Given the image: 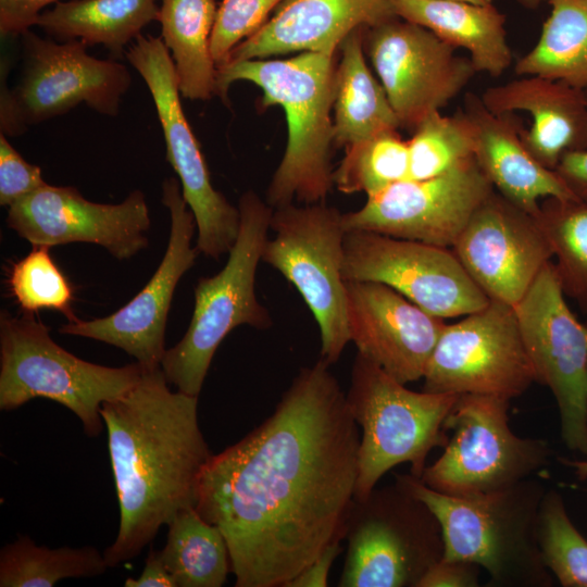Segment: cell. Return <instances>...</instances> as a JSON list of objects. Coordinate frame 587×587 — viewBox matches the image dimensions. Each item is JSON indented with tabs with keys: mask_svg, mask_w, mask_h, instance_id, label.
Masks as SVG:
<instances>
[{
	"mask_svg": "<svg viewBox=\"0 0 587 587\" xmlns=\"http://www.w3.org/2000/svg\"><path fill=\"white\" fill-rule=\"evenodd\" d=\"M320 358L275 411L212 454L195 509L223 533L236 587H285L346 536L359 474V426Z\"/></svg>",
	"mask_w": 587,
	"mask_h": 587,
	"instance_id": "cell-1",
	"label": "cell"
},
{
	"mask_svg": "<svg viewBox=\"0 0 587 587\" xmlns=\"http://www.w3.org/2000/svg\"><path fill=\"white\" fill-rule=\"evenodd\" d=\"M161 365L145 367L101 415L120 507L109 567L136 558L175 515L195 508L200 476L212 453L200 429L198 397L172 391Z\"/></svg>",
	"mask_w": 587,
	"mask_h": 587,
	"instance_id": "cell-2",
	"label": "cell"
},
{
	"mask_svg": "<svg viewBox=\"0 0 587 587\" xmlns=\"http://www.w3.org/2000/svg\"><path fill=\"white\" fill-rule=\"evenodd\" d=\"M337 54L300 52L285 59H249L216 70L215 96L228 102L229 87L246 80L261 88L262 108H283L288 126L284 155L265 193L273 209L325 201L330 192L333 104Z\"/></svg>",
	"mask_w": 587,
	"mask_h": 587,
	"instance_id": "cell-3",
	"label": "cell"
},
{
	"mask_svg": "<svg viewBox=\"0 0 587 587\" xmlns=\"http://www.w3.org/2000/svg\"><path fill=\"white\" fill-rule=\"evenodd\" d=\"M439 522L444 559L484 569L492 587H550L537 540V519L547 490L537 476L508 488L471 496L434 490L411 475L396 474Z\"/></svg>",
	"mask_w": 587,
	"mask_h": 587,
	"instance_id": "cell-4",
	"label": "cell"
},
{
	"mask_svg": "<svg viewBox=\"0 0 587 587\" xmlns=\"http://www.w3.org/2000/svg\"><path fill=\"white\" fill-rule=\"evenodd\" d=\"M237 208L239 233L226 264L217 274L198 279L190 324L161 362L167 382L191 396H199L217 347L234 328L249 325L266 329L272 325L254 284L273 208L253 190L240 196Z\"/></svg>",
	"mask_w": 587,
	"mask_h": 587,
	"instance_id": "cell-5",
	"label": "cell"
},
{
	"mask_svg": "<svg viewBox=\"0 0 587 587\" xmlns=\"http://www.w3.org/2000/svg\"><path fill=\"white\" fill-rule=\"evenodd\" d=\"M142 371L138 362L110 367L79 359L54 342L33 313L0 312L1 410L36 398L52 400L79 419L87 436L96 437L104 426L102 404L126 394Z\"/></svg>",
	"mask_w": 587,
	"mask_h": 587,
	"instance_id": "cell-6",
	"label": "cell"
},
{
	"mask_svg": "<svg viewBox=\"0 0 587 587\" xmlns=\"http://www.w3.org/2000/svg\"><path fill=\"white\" fill-rule=\"evenodd\" d=\"M460 395L413 391L358 353L346 395L361 428L354 500L362 501L395 466L420 478L429 452L449 440L444 424Z\"/></svg>",
	"mask_w": 587,
	"mask_h": 587,
	"instance_id": "cell-7",
	"label": "cell"
},
{
	"mask_svg": "<svg viewBox=\"0 0 587 587\" xmlns=\"http://www.w3.org/2000/svg\"><path fill=\"white\" fill-rule=\"evenodd\" d=\"M20 36L23 68L13 89L7 85L9 63L1 62V134L20 136L80 103L103 115L118 114L132 76L117 59L95 58L80 40L45 39L30 29Z\"/></svg>",
	"mask_w": 587,
	"mask_h": 587,
	"instance_id": "cell-8",
	"label": "cell"
},
{
	"mask_svg": "<svg viewBox=\"0 0 587 587\" xmlns=\"http://www.w3.org/2000/svg\"><path fill=\"white\" fill-rule=\"evenodd\" d=\"M510 400L460 395L445 420L452 432L442 454L426 465L420 479L450 496H471L508 488L537 476L550 462L544 439L523 438L509 426Z\"/></svg>",
	"mask_w": 587,
	"mask_h": 587,
	"instance_id": "cell-9",
	"label": "cell"
},
{
	"mask_svg": "<svg viewBox=\"0 0 587 587\" xmlns=\"http://www.w3.org/2000/svg\"><path fill=\"white\" fill-rule=\"evenodd\" d=\"M340 587H417L444 555L438 520L399 480L354 500Z\"/></svg>",
	"mask_w": 587,
	"mask_h": 587,
	"instance_id": "cell-10",
	"label": "cell"
},
{
	"mask_svg": "<svg viewBox=\"0 0 587 587\" xmlns=\"http://www.w3.org/2000/svg\"><path fill=\"white\" fill-rule=\"evenodd\" d=\"M342 214L325 201L273 209L261 261L292 284L313 313L321 334V358L338 361L350 334L342 277Z\"/></svg>",
	"mask_w": 587,
	"mask_h": 587,
	"instance_id": "cell-11",
	"label": "cell"
},
{
	"mask_svg": "<svg viewBox=\"0 0 587 587\" xmlns=\"http://www.w3.org/2000/svg\"><path fill=\"white\" fill-rule=\"evenodd\" d=\"M152 97L163 130L166 158L178 176L185 202L197 227L199 252L218 260L235 243L240 224L238 208L210 179L200 145L184 113L173 59L163 40L139 35L125 51Z\"/></svg>",
	"mask_w": 587,
	"mask_h": 587,
	"instance_id": "cell-12",
	"label": "cell"
},
{
	"mask_svg": "<svg viewBox=\"0 0 587 587\" xmlns=\"http://www.w3.org/2000/svg\"><path fill=\"white\" fill-rule=\"evenodd\" d=\"M564 296L550 261L513 308L536 382L557 401L562 440L587 455V325Z\"/></svg>",
	"mask_w": 587,
	"mask_h": 587,
	"instance_id": "cell-13",
	"label": "cell"
},
{
	"mask_svg": "<svg viewBox=\"0 0 587 587\" xmlns=\"http://www.w3.org/2000/svg\"><path fill=\"white\" fill-rule=\"evenodd\" d=\"M423 390L484 395L511 400L536 375L512 305L490 300L483 309L446 324L428 360Z\"/></svg>",
	"mask_w": 587,
	"mask_h": 587,
	"instance_id": "cell-14",
	"label": "cell"
},
{
	"mask_svg": "<svg viewBox=\"0 0 587 587\" xmlns=\"http://www.w3.org/2000/svg\"><path fill=\"white\" fill-rule=\"evenodd\" d=\"M342 277L387 285L440 319L467 315L490 301L448 248L370 230L346 232Z\"/></svg>",
	"mask_w": 587,
	"mask_h": 587,
	"instance_id": "cell-15",
	"label": "cell"
},
{
	"mask_svg": "<svg viewBox=\"0 0 587 587\" xmlns=\"http://www.w3.org/2000/svg\"><path fill=\"white\" fill-rule=\"evenodd\" d=\"M364 48L400 127L412 130L460 95L477 73L470 58L399 16L367 27Z\"/></svg>",
	"mask_w": 587,
	"mask_h": 587,
	"instance_id": "cell-16",
	"label": "cell"
},
{
	"mask_svg": "<svg viewBox=\"0 0 587 587\" xmlns=\"http://www.w3.org/2000/svg\"><path fill=\"white\" fill-rule=\"evenodd\" d=\"M161 202L168 210L171 227L165 253L146 286L109 316L67 322L61 334L102 341L124 350L145 367L161 365L165 328L175 288L199 254L191 246L195 216L184 200L177 178L162 183Z\"/></svg>",
	"mask_w": 587,
	"mask_h": 587,
	"instance_id": "cell-17",
	"label": "cell"
},
{
	"mask_svg": "<svg viewBox=\"0 0 587 587\" xmlns=\"http://www.w3.org/2000/svg\"><path fill=\"white\" fill-rule=\"evenodd\" d=\"M475 159L427 179L407 178L367 197L365 204L344 213L346 230L453 247L479 204L494 191Z\"/></svg>",
	"mask_w": 587,
	"mask_h": 587,
	"instance_id": "cell-18",
	"label": "cell"
},
{
	"mask_svg": "<svg viewBox=\"0 0 587 587\" xmlns=\"http://www.w3.org/2000/svg\"><path fill=\"white\" fill-rule=\"evenodd\" d=\"M7 225L32 246L95 243L117 260L146 249L151 225L146 196L133 190L121 203L87 200L75 187L45 184L8 210Z\"/></svg>",
	"mask_w": 587,
	"mask_h": 587,
	"instance_id": "cell-19",
	"label": "cell"
},
{
	"mask_svg": "<svg viewBox=\"0 0 587 587\" xmlns=\"http://www.w3.org/2000/svg\"><path fill=\"white\" fill-rule=\"evenodd\" d=\"M452 248L489 300L512 307L553 257L539 218L496 190L475 210Z\"/></svg>",
	"mask_w": 587,
	"mask_h": 587,
	"instance_id": "cell-20",
	"label": "cell"
},
{
	"mask_svg": "<svg viewBox=\"0 0 587 587\" xmlns=\"http://www.w3.org/2000/svg\"><path fill=\"white\" fill-rule=\"evenodd\" d=\"M350 341L402 384L423 378L446 323L391 287L345 280Z\"/></svg>",
	"mask_w": 587,
	"mask_h": 587,
	"instance_id": "cell-21",
	"label": "cell"
},
{
	"mask_svg": "<svg viewBox=\"0 0 587 587\" xmlns=\"http://www.w3.org/2000/svg\"><path fill=\"white\" fill-rule=\"evenodd\" d=\"M396 16L389 0H282L264 26L234 48L226 63L294 52L337 54L353 29Z\"/></svg>",
	"mask_w": 587,
	"mask_h": 587,
	"instance_id": "cell-22",
	"label": "cell"
},
{
	"mask_svg": "<svg viewBox=\"0 0 587 587\" xmlns=\"http://www.w3.org/2000/svg\"><path fill=\"white\" fill-rule=\"evenodd\" d=\"M464 112L475 128L474 159L497 192L536 217L541 198L580 200L526 149L514 112L494 113L473 92L464 97Z\"/></svg>",
	"mask_w": 587,
	"mask_h": 587,
	"instance_id": "cell-23",
	"label": "cell"
},
{
	"mask_svg": "<svg viewBox=\"0 0 587 587\" xmlns=\"http://www.w3.org/2000/svg\"><path fill=\"white\" fill-rule=\"evenodd\" d=\"M480 99L494 113L523 111L530 115V127L523 128L521 139L549 170H555L563 154L587 149L585 90L530 75L489 87Z\"/></svg>",
	"mask_w": 587,
	"mask_h": 587,
	"instance_id": "cell-24",
	"label": "cell"
},
{
	"mask_svg": "<svg viewBox=\"0 0 587 587\" xmlns=\"http://www.w3.org/2000/svg\"><path fill=\"white\" fill-rule=\"evenodd\" d=\"M397 16L469 52L477 73L499 77L511 65L505 16L492 4L461 0H389Z\"/></svg>",
	"mask_w": 587,
	"mask_h": 587,
	"instance_id": "cell-25",
	"label": "cell"
},
{
	"mask_svg": "<svg viewBox=\"0 0 587 587\" xmlns=\"http://www.w3.org/2000/svg\"><path fill=\"white\" fill-rule=\"evenodd\" d=\"M358 27L342 40L333 104L334 145L348 147L388 129L400 128L386 91L363 54L364 33Z\"/></svg>",
	"mask_w": 587,
	"mask_h": 587,
	"instance_id": "cell-26",
	"label": "cell"
},
{
	"mask_svg": "<svg viewBox=\"0 0 587 587\" xmlns=\"http://www.w3.org/2000/svg\"><path fill=\"white\" fill-rule=\"evenodd\" d=\"M159 13L157 0H70L43 10L35 26L59 41L101 45L120 59Z\"/></svg>",
	"mask_w": 587,
	"mask_h": 587,
	"instance_id": "cell-27",
	"label": "cell"
},
{
	"mask_svg": "<svg viewBox=\"0 0 587 587\" xmlns=\"http://www.w3.org/2000/svg\"><path fill=\"white\" fill-rule=\"evenodd\" d=\"M159 8L161 39L173 59L180 96L210 100L217 70L211 53L215 0H161Z\"/></svg>",
	"mask_w": 587,
	"mask_h": 587,
	"instance_id": "cell-28",
	"label": "cell"
},
{
	"mask_svg": "<svg viewBox=\"0 0 587 587\" xmlns=\"http://www.w3.org/2000/svg\"><path fill=\"white\" fill-rule=\"evenodd\" d=\"M536 45L515 63L522 76H541L587 90V0H550Z\"/></svg>",
	"mask_w": 587,
	"mask_h": 587,
	"instance_id": "cell-29",
	"label": "cell"
},
{
	"mask_svg": "<svg viewBox=\"0 0 587 587\" xmlns=\"http://www.w3.org/2000/svg\"><path fill=\"white\" fill-rule=\"evenodd\" d=\"M160 551L176 587H221L230 572L227 541L221 529L195 508L178 512L167 525Z\"/></svg>",
	"mask_w": 587,
	"mask_h": 587,
	"instance_id": "cell-30",
	"label": "cell"
},
{
	"mask_svg": "<svg viewBox=\"0 0 587 587\" xmlns=\"http://www.w3.org/2000/svg\"><path fill=\"white\" fill-rule=\"evenodd\" d=\"M108 567L95 547L52 549L22 536L1 549L0 586L51 587L63 578L101 575Z\"/></svg>",
	"mask_w": 587,
	"mask_h": 587,
	"instance_id": "cell-31",
	"label": "cell"
},
{
	"mask_svg": "<svg viewBox=\"0 0 587 587\" xmlns=\"http://www.w3.org/2000/svg\"><path fill=\"white\" fill-rule=\"evenodd\" d=\"M408 141L398 129H388L346 147L333 172V183L344 193L374 196L409 177Z\"/></svg>",
	"mask_w": 587,
	"mask_h": 587,
	"instance_id": "cell-32",
	"label": "cell"
},
{
	"mask_svg": "<svg viewBox=\"0 0 587 587\" xmlns=\"http://www.w3.org/2000/svg\"><path fill=\"white\" fill-rule=\"evenodd\" d=\"M475 128L464 110L453 115L427 114L414 128L409 145L411 179L442 175L474 158Z\"/></svg>",
	"mask_w": 587,
	"mask_h": 587,
	"instance_id": "cell-33",
	"label": "cell"
},
{
	"mask_svg": "<svg viewBox=\"0 0 587 587\" xmlns=\"http://www.w3.org/2000/svg\"><path fill=\"white\" fill-rule=\"evenodd\" d=\"M538 218L557 257L564 294L587 304V202L547 198Z\"/></svg>",
	"mask_w": 587,
	"mask_h": 587,
	"instance_id": "cell-34",
	"label": "cell"
},
{
	"mask_svg": "<svg viewBox=\"0 0 587 587\" xmlns=\"http://www.w3.org/2000/svg\"><path fill=\"white\" fill-rule=\"evenodd\" d=\"M542 561L563 587H587V539L571 521L562 495L547 489L537 519Z\"/></svg>",
	"mask_w": 587,
	"mask_h": 587,
	"instance_id": "cell-35",
	"label": "cell"
},
{
	"mask_svg": "<svg viewBox=\"0 0 587 587\" xmlns=\"http://www.w3.org/2000/svg\"><path fill=\"white\" fill-rule=\"evenodd\" d=\"M49 246H33V250L15 262L10 271L9 287L24 312L52 309L68 322L78 317L72 309L71 284L53 262Z\"/></svg>",
	"mask_w": 587,
	"mask_h": 587,
	"instance_id": "cell-36",
	"label": "cell"
},
{
	"mask_svg": "<svg viewBox=\"0 0 587 587\" xmlns=\"http://www.w3.org/2000/svg\"><path fill=\"white\" fill-rule=\"evenodd\" d=\"M282 0H221L211 35L216 67L224 65L236 46L259 32Z\"/></svg>",
	"mask_w": 587,
	"mask_h": 587,
	"instance_id": "cell-37",
	"label": "cell"
},
{
	"mask_svg": "<svg viewBox=\"0 0 587 587\" xmlns=\"http://www.w3.org/2000/svg\"><path fill=\"white\" fill-rule=\"evenodd\" d=\"M45 184L41 168L28 163L0 134V205L9 208Z\"/></svg>",
	"mask_w": 587,
	"mask_h": 587,
	"instance_id": "cell-38",
	"label": "cell"
},
{
	"mask_svg": "<svg viewBox=\"0 0 587 587\" xmlns=\"http://www.w3.org/2000/svg\"><path fill=\"white\" fill-rule=\"evenodd\" d=\"M479 569L470 562L441 558L426 571L417 587H476Z\"/></svg>",
	"mask_w": 587,
	"mask_h": 587,
	"instance_id": "cell-39",
	"label": "cell"
},
{
	"mask_svg": "<svg viewBox=\"0 0 587 587\" xmlns=\"http://www.w3.org/2000/svg\"><path fill=\"white\" fill-rule=\"evenodd\" d=\"M59 0H0V34L20 36L36 25L46 7Z\"/></svg>",
	"mask_w": 587,
	"mask_h": 587,
	"instance_id": "cell-40",
	"label": "cell"
},
{
	"mask_svg": "<svg viewBox=\"0 0 587 587\" xmlns=\"http://www.w3.org/2000/svg\"><path fill=\"white\" fill-rule=\"evenodd\" d=\"M341 540L328 545L285 587H326L334 561L342 552Z\"/></svg>",
	"mask_w": 587,
	"mask_h": 587,
	"instance_id": "cell-41",
	"label": "cell"
},
{
	"mask_svg": "<svg viewBox=\"0 0 587 587\" xmlns=\"http://www.w3.org/2000/svg\"><path fill=\"white\" fill-rule=\"evenodd\" d=\"M554 171L578 199L587 202V149L563 154Z\"/></svg>",
	"mask_w": 587,
	"mask_h": 587,
	"instance_id": "cell-42",
	"label": "cell"
},
{
	"mask_svg": "<svg viewBox=\"0 0 587 587\" xmlns=\"http://www.w3.org/2000/svg\"><path fill=\"white\" fill-rule=\"evenodd\" d=\"M126 587H176L167 571L160 551L151 549L145 562V567L137 578H127Z\"/></svg>",
	"mask_w": 587,
	"mask_h": 587,
	"instance_id": "cell-43",
	"label": "cell"
},
{
	"mask_svg": "<svg viewBox=\"0 0 587 587\" xmlns=\"http://www.w3.org/2000/svg\"><path fill=\"white\" fill-rule=\"evenodd\" d=\"M559 461L564 465L573 467L575 470V474L580 480H585L587 478V461L570 460L561 457L559 458Z\"/></svg>",
	"mask_w": 587,
	"mask_h": 587,
	"instance_id": "cell-44",
	"label": "cell"
},
{
	"mask_svg": "<svg viewBox=\"0 0 587 587\" xmlns=\"http://www.w3.org/2000/svg\"><path fill=\"white\" fill-rule=\"evenodd\" d=\"M522 4L528 7V8H535L539 5L541 2H549L550 0H520Z\"/></svg>",
	"mask_w": 587,
	"mask_h": 587,
	"instance_id": "cell-45",
	"label": "cell"
},
{
	"mask_svg": "<svg viewBox=\"0 0 587 587\" xmlns=\"http://www.w3.org/2000/svg\"><path fill=\"white\" fill-rule=\"evenodd\" d=\"M461 1H467V2L476 3V4H489V3H492V0H461Z\"/></svg>",
	"mask_w": 587,
	"mask_h": 587,
	"instance_id": "cell-46",
	"label": "cell"
}]
</instances>
